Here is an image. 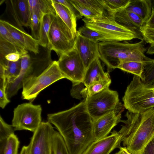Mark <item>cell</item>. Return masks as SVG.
<instances>
[{"mask_svg":"<svg viewBox=\"0 0 154 154\" xmlns=\"http://www.w3.org/2000/svg\"><path fill=\"white\" fill-rule=\"evenodd\" d=\"M47 119L63 137L70 154H82L94 141L85 99L68 109L48 114Z\"/></svg>","mask_w":154,"mask_h":154,"instance_id":"cell-1","label":"cell"},{"mask_svg":"<svg viewBox=\"0 0 154 154\" xmlns=\"http://www.w3.org/2000/svg\"><path fill=\"white\" fill-rule=\"evenodd\" d=\"M126 119L118 132L124 147L132 154H140L154 137V108L142 113L127 111Z\"/></svg>","mask_w":154,"mask_h":154,"instance_id":"cell-2","label":"cell"},{"mask_svg":"<svg viewBox=\"0 0 154 154\" xmlns=\"http://www.w3.org/2000/svg\"><path fill=\"white\" fill-rule=\"evenodd\" d=\"M143 39L134 43L120 41L99 42L100 59L109 70L117 68L122 62L129 61L141 62L151 64L154 59L146 56L147 49Z\"/></svg>","mask_w":154,"mask_h":154,"instance_id":"cell-3","label":"cell"},{"mask_svg":"<svg viewBox=\"0 0 154 154\" xmlns=\"http://www.w3.org/2000/svg\"><path fill=\"white\" fill-rule=\"evenodd\" d=\"M122 100L124 107L128 111L144 113L154 108V87L145 83L139 77L134 75Z\"/></svg>","mask_w":154,"mask_h":154,"instance_id":"cell-4","label":"cell"},{"mask_svg":"<svg viewBox=\"0 0 154 154\" xmlns=\"http://www.w3.org/2000/svg\"><path fill=\"white\" fill-rule=\"evenodd\" d=\"M82 20L86 26L103 35L106 42L143 39L142 36L117 23L113 17L103 16L92 19L84 17Z\"/></svg>","mask_w":154,"mask_h":154,"instance_id":"cell-5","label":"cell"},{"mask_svg":"<svg viewBox=\"0 0 154 154\" xmlns=\"http://www.w3.org/2000/svg\"><path fill=\"white\" fill-rule=\"evenodd\" d=\"M88 111L93 120L110 112H123L124 106L120 102L118 92L108 88L85 99Z\"/></svg>","mask_w":154,"mask_h":154,"instance_id":"cell-6","label":"cell"},{"mask_svg":"<svg viewBox=\"0 0 154 154\" xmlns=\"http://www.w3.org/2000/svg\"><path fill=\"white\" fill-rule=\"evenodd\" d=\"M63 79L65 78L59 68L57 61H53L41 75L23 82L22 97L32 103L42 90Z\"/></svg>","mask_w":154,"mask_h":154,"instance_id":"cell-7","label":"cell"},{"mask_svg":"<svg viewBox=\"0 0 154 154\" xmlns=\"http://www.w3.org/2000/svg\"><path fill=\"white\" fill-rule=\"evenodd\" d=\"M49 40L48 48L54 51L59 57L75 48V39L71 31L57 14L51 26Z\"/></svg>","mask_w":154,"mask_h":154,"instance_id":"cell-8","label":"cell"},{"mask_svg":"<svg viewBox=\"0 0 154 154\" xmlns=\"http://www.w3.org/2000/svg\"><path fill=\"white\" fill-rule=\"evenodd\" d=\"M42 111L40 105L31 102L19 105L14 110L11 125L15 131L24 130L34 132L42 122Z\"/></svg>","mask_w":154,"mask_h":154,"instance_id":"cell-9","label":"cell"},{"mask_svg":"<svg viewBox=\"0 0 154 154\" xmlns=\"http://www.w3.org/2000/svg\"><path fill=\"white\" fill-rule=\"evenodd\" d=\"M57 61L65 79L72 83L83 82L86 69L75 48L61 55Z\"/></svg>","mask_w":154,"mask_h":154,"instance_id":"cell-10","label":"cell"},{"mask_svg":"<svg viewBox=\"0 0 154 154\" xmlns=\"http://www.w3.org/2000/svg\"><path fill=\"white\" fill-rule=\"evenodd\" d=\"M54 131L49 122H42L34 132L28 146L29 154H52L53 137Z\"/></svg>","mask_w":154,"mask_h":154,"instance_id":"cell-11","label":"cell"},{"mask_svg":"<svg viewBox=\"0 0 154 154\" xmlns=\"http://www.w3.org/2000/svg\"><path fill=\"white\" fill-rule=\"evenodd\" d=\"M122 138L118 132L113 130L110 135L94 141L82 154H109L115 149L120 148Z\"/></svg>","mask_w":154,"mask_h":154,"instance_id":"cell-12","label":"cell"},{"mask_svg":"<svg viewBox=\"0 0 154 154\" xmlns=\"http://www.w3.org/2000/svg\"><path fill=\"white\" fill-rule=\"evenodd\" d=\"M122 112L113 111L93 120V134L94 140L108 136L112 129L122 122Z\"/></svg>","mask_w":154,"mask_h":154,"instance_id":"cell-13","label":"cell"},{"mask_svg":"<svg viewBox=\"0 0 154 154\" xmlns=\"http://www.w3.org/2000/svg\"><path fill=\"white\" fill-rule=\"evenodd\" d=\"M75 48L86 69L95 59H100L99 42L88 39L78 33Z\"/></svg>","mask_w":154,"mask_h":154,"instance_id":"cell-14","label":"cell"},{"mask_svg":"<svg viewBox=\"0 0 154 154\" xmlns=\"http://www.w3.org/2000/svg\"><path fill=\"white\" fill-rule=\"evenodd\" d=\"M12 37L23 49L37 54L39 53L38 40L25 32L23 29L9 23L1 20Z\"/></svg>","mask_w":154,"mask_h":154,"instance_id":"cell-15","label":"cell"},{"mask_svg":"<svg viewBox=\"0 0 154 154\" xmlns=\"http://www.w3.org/2000/svg\"><path fill=\"white\" fill-rule=\"evenodd\" d=\"M11 12L19 28L30 26L32 17L28 0H10Z\"/></svg>","mask_w":154,"mask_h":154,"instance_id":"cell-16","label":"cell"},{"mask_svg":"<svg viewBox=\"0 0 154 154\" xmlns=\"http://www.w3.org/2000/svg\"><path fill=\"white\" fill-rule=\"evenodd\" d=\"M114 18L119 24L142 36L140 29L144 23L136 14L125 9L116 13Z\"/></svg>","mask_w":154,"mask_h":154,"instance_id":"cell-17","label":"cell"},{"mask_svg":"<svg viewBox=\"0 0 154 154\" xmlns=\"http://www.w3.org/2000/svg\"><path fill=\"white\" fill-rule=\"evenodd\" d=\"M100 59L96 58L86 68L83 82L86 87L110 77L108 72L104 71Z\"/></svg>","mask_w":154,"mask_h":154,"instance_id":"cell-18","label":"cell"},{"mask_svg":"<svg viewBox=\"0 0 154 154\" xmlns=\"http://www.w3.org/2000/svg\"><path fill=\"white\" fill-rule=\"evenodd\" d=\"M152 8L151 0H130L125 9L138 16L145 24L151 15Z\"/></svg>","mask_w":154,"mask_h":154,"instance_id":"cell-19","label":"cell"},{"mask_svg":"<svg viewBox=\"0 0 154 154\" xmlns=\"http://www.w3.org/2000/svg\"><path fill=\"white\" fill-rule=\"evenodd\" d=\"M52 1L57 14L70 29L76 39L77 36L76 17L66 7L55 2L53 0Z\"/></svg>","mask_w":154,"mask_h":154,"instance_id":"cell-20","label":"cell"},{"mask_svg":"<svg viewBox=\"0 0 154 154\" xmlns=\"http://www.w3.org/2000/svg\"><path fill=\"white\" fill-rule=\"evenodd\" d=\"M31 15L35 14L39 20L46 14L55 16L56 12L52 0H28Z\"/></svg>","mask_w":154,"mask_h":154,"instance_id":"cell-21","label":"cell"},{"mask_svg":"<svg viewBox=\"0 0 154 154\" xmlns=\"http://www.w3.org/2000/svg\"><path fill=\"white\" fill-rule=\"evenodd\" d=\"M54 16L50 14L45 15L40 21L38 40L40 45L47 48L50 43V30Z\"/></svg>","mask_w":154,"mask_h":154,"instance_id":"cell-22","label":"cell"},{"mask_svg":"<svg viewBox=\"0 0 154 154\" xmlns=\"http://www.w3.org/2000/svg\"><path fill=\"white\" fill-rule=\"evenodd\" d=\"M150 64L141 62L129 61L121 63L117 68L142 78L145 67Z\"/></svg>","mask_w":154,"mask_h":154,"instance_id":"cell-23","label":"cell"},{"mask_svg":"<svg viewBox=\"0 0 154 154\" xmlns=\"http://www.w3.org/2000/svg\"><path fill=\"white\" fill-rule=\"evenodd\" d=\"M102 1L108 14L114 17L116 13L126 8L130 0H102Z\"/></svg>","mask_w":154,"mask_h":154,"instance_id":"cell-24","label":"cell"},{"mask_svg":"<svg viewBox=\"0 0 154 154\" xmlns=\"http://www.w3.org/2000/svg\"><path fill=\"white\" fill-rule=\"evenodd\" d=\"M15 131L12 125L6 123L0 116V154H3L4 150L9 137Z\"/></svg>","mask_w":154,"mask_h":154,"instance_id":"cell-25","label":"cell"},{"mask_svg":"<svg viewBox=\"0 0 154 154\" xmlns=\"http://www.w3.org/2000/svg\"><path fill=\"white\" fill-rule=\"evenodd\" d=\"M21 58L16 62L8 61L5 71L7 83L13 82L19 75L21 70Z\"/></svg>","mask_w":154,"mask_h":154,"instance_id":"cell-26","label":"cell"},{"mask_svg":"<svg viewBox=\"0 0 154 154\" xmlns=\"http://www.w3.org/2000/svg\"><path fill=\"white\" fill-rule=\"evenodd\" d=\"M14 53H17L22 56L26 54L28 51L17 47L0 37V59H3L7 55Z\"/></svg>","mask_w":154,"mask_h":154,"instance_id":"cell-27","label":"cell"},{"mask_svg":"<svg viewBox=\"0 0 154 154\" xmlns=\"http://www.w3.org/2000/svg\"><path fill=\"white\" fill-rule=\"evenodd\" d=\"M75 0L80 4L100 15H109L105 9L102 0Z\"/></svg>","mask_w":154,"mask_h":154,"instance_id":"cell-28","label":"cell"},{"mask_svg":"<svg viewBox=\"0 0 154 154\" xmlns=\"http://www.w3.org/2000/svg\"><path fill=\"white\" fill-rule=\"evenodd\" d=\"M52 152V154H70L63 137L55 131L53 137Z\"/></svg>","mask_w":154,"mask_h":154,"instance_id":"cell-29","label":"cell"},{"mask_svg":"<svg viewBox=\"0 0 154 154\" xmlns=\"http://www.w3.org/2000/svg\"><path fill=\"white\" fill-rule=\"evenodd\" d=\"M111 83L110 77L100 80L86 87L88 96H91L99 93L109 88Z\"/></svg>","mask_w":154,"mask_h":154,"instance_id":"cell-30","label":"cell"},{"mask_svg":"<svg viewBox=\"0 0 154 154\" xmlns=\"http://www.w3.org/2000/svg\"><path fill=\"white\" fill-rule=\"evenodd\" d=\"M77 33L82 37L95 42H106V38L103 35L85 25L79 29Z\"/></svg>","mask_w":154,"mask_h":154,"instance_id":"cell-31","label":"cell"},{"mask_svg":"<svg viewBox=\"0 0 154 154\" xmlns=\"http://www.w3.org/2000/svg\"><path fill=\"white\" fill-rule=\"evenodd\" d=\"M20 141L14 133L8 138L3 154H18Z\"/></svg>","mask_w":154,"mask_h":154,"instance_id":"cell-32","label":"cell"},{"mask_svg":"<svg viewBox=\"0 0 154 154\" xmlns=\"http://www.w3.org/2000/svg\"><path fill=\"white\" fill-rule=\"evenodd\" d=\"M80 13L81 16L89 19H95L102 17L101 16L94 12L87 7L80 4L76 0H69Z\"/></svg>","mask_w":154,"mask_h":154,"instance_id":"cell-33","label":"cell"},{"mask_svg":"<svg viewBox=\"0 0 154 154\" xmlns=\"http://www.w3.org/2000/svg\"><path fill=\"white\" fill-rule=\"evenodd\" d=\"M141 80L145 83L149 85L154 82V62L145 67Z\"/></svg>","mask_w":154,"mask_h":154,"instance_id":"cell-34","label":"cell"},{"mask_svg":"<svg viewBox=\"0 0 154 154\" xmlns=\"http://www.w3.org/2000/svg\"><path fill=\"white\" fill-rule=\"evenodd\" d=\"M140 31L145 42L154 45V28L147 27L144 24L140 29Z\"/></svg>","mask_w":154,"mask_h":154,"instance_id":"cell-35","label":"cell"},{"mask_svg":"<svg viewBox=\"0 0 154 154\" xmlns=\"http://www.w3.org/2000/svg\"><path fill=\"white\" fill-rule=\"evenodd\" d=\"M0 37L15 46L22 48L18 43L13 38L5 25L1 21H0Z\"/></svg>","mask_w":154,"mask_h":154,"instance_id":"cell-36","label":"cell"},{"mask_svg":"<svg viewBox=\"0 0 154 154\" xmlns=\"http://www.w3.org/2000/svg\"><path fill=\"white\" fill-rule=\"evenodd\" d=\"M85 87L83 82L72 83L70 91L71 96L73 98L79 100L83 99L82 92Z\"/></svg>","mask_w":154,"mask_h":154,"instance_id":"cell-37","label":"cell"},{"mask_svg":"<svg viewBox=\"0 0 154 154\" xmlns=\"http://www.w3.org/2000/svg\"><path fill=\"white\" fill-rule=\"evenodd\" d=\"M40 20L35 14L32 15L30 27L31 30L32 36L35 39H38Z\"/></svg>","mask_w":154,"mask_h":154,"instance_id":"cell-38","label":"cell"},{"mask_svg":"<svg viewBox=\"0 0 154 154\" xmlns=\"http://www.w3.org/2000/svg\"><path fill=\"white\" fill-rule=\"evenodd\" d=\"M55 2L61 4L68 8L75 16L77 18L82 17L80 13L69 0H53Z\"/></svg>","mask_w":154,"mask_h":154,"instance_id":"cell-39","label":"cell"},{"mask_svg":"<svg viewBox=\"0 0 154 154\" xmlns=\"http://www.w3.org/2000/svg\"><path fill=\"white\" fill-rule=\"evenodd\" d=\"M6 93V90L0 88V107L4 109L10 102Z\"/></svg>","mask_w":154,"mask_h":154,"instance_id":"cell-40","label":"cell"},{"mask_svg":"<svg viewBox=\"0 0 154 154\" xmlns=\"http://www.w3.org/2000/svg\"><path fill=\"white\" fill-rule=\"evenodd\" d=\"M140 154H154V137L145 146Z\"/></svg>","mask_w":154,"mask_h":154,"instance_id":"cell-41","label":"cell"},{"mask_svg":"<svg viewBox=\"0 0 154 154\" xmlns=\"http://www.w3.org/2000/svg\"><path fill=\"white\" fill-rule=\"evenodd\" d=\"M144 25L147 27L154 28V6L152 7L151 15Z\"/></svg>","mask_w":154,"mask_h":154,"instance_id":"cell-42","label":"cell"},{"mask_svg":"<svg viewBox=\"0 0 154 154\" xmlns=\"http://www.w3.org/2000/svg\"><path fill=\"white\" fill-rule=\"evenodd\" d=\"M146 53L148 54H154V45H150L147 49Z\"/></svg>","mask_w":154,"mask_h":154,"instance_id":"cell-43","label":"cell"},{"mask_svg":"<svg viewBox=\"0 0 154 154\" xmlns=\"http://www.w3.org/2000/svg\"><path fill=\"white\" fill-rule=\"evenodd\" d=\"M20 154H29L28 146L23 147Z\"/></svg>","mask_w":154,"mask_h":154,"instance_id":"cell-44","label":"cell"},{"mask_svg":"<svg viewBox=\"0 0 154 154\" xmlns=\"http://www.w3.org/2000/svg\"><path fill=\"white\" fill-rule=\"evenodd\" d=\"M119 149L122 152L123 154H132L125 147H121Z\"/></svg>","mask_w":154,"mask_h":154,"instance_id":"cell-45","label":"cell"},{"mask_svg":"<svg viewBox=\"0 0 154 154\" xmlns=\"http://www.w3.org/2000/svg\"><path fill=\"white\" fill-rule=\"evenodd\" d=\"M152 7L154 6V0H151Z\"/></svg>","mask_w":154,"mask_h":154,"instance_id":"cell-46","label":"cell"},{"mask_svg":"<svg viewBox=\"0 0 154 154\" xmlns=\"http://www.w3.org/2000/svg\"><path fill=\"white\" fill-rule=\"evenodd\" d=\"M115 154H123L122 152L120 150H119L118 152L116 153Z\"/></svg>","mask_w":154,"mask_h":154,"instance_id":"cell-47","label":"cell"}]
</instances>
